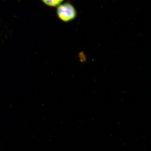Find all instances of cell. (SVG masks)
<instances>
[{
  "instance_id": "1",
  "label": "cell",
  "mask_w": 151,
  "mask_h": 151,
  "mask_svg": "<svg viewBox=\"0 0 151 151\" xmlns=\"http://www.w3.org/2000/svg\"><path fill=\"white\" fill-rule=\"evenodd\" d=\"M56 14L58 18L65 22L73 21L76 18L77 14L74 6L67 2L62 3L57 7Z\"/></svg>"
},
{
  "instance_id": "2",
  "label": "cell",
  "mask_w": 151,
  "mask_h": 151,
  "mask_svg": "<svg viewBox=\"0 0 151 151\" xmlns=\"http://www.w3.org/2000/svg\"><path fill=\"white\" fill-rule=\"evenodd\" d=\"M64 0H41L45 5L50 7H56L61 4Z\"/></svg>"
}]
</instances>
